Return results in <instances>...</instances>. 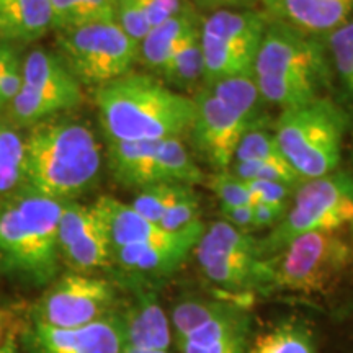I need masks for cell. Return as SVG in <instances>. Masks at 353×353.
<instances>
[{"label": "cell", "mask_w": 353, "mask_h": 353, "mask_svg": "<svg viewBox=\"0 0 353 353\" xmlns=\"http://www.w3.org/2000/svg\"><path fill=\"white\" fill-rule=\"evenodd\" d=\"M33 342L38 353H123V319L107 316L76 329H57L37 322Z\"/></svg>", "instance_id": "obj_17"}, {"label": "cell", "mask_w": 353, "mask_h": 353, "mask_svg": "<svg viewBox=\"0 0 353 353\" xmlns=\"http://www.w3.org/2000/svg\"><path fill=\"white\" fill-rule=\"evenodd\" d=\"M281 156L273 132L265 131L259 126H252L242 136L232 162L265 161V159H278ZM232 165V164H231Z\"/></svg>", "instance_id": "obj_33"}, {"label": "cell", "mask_w": 353, "mask_h": 353, "mask_svg": "<svg viewBox=\"0 0 353 353\" xmlns=\"http://www.w3.org/2000/svg\"><path fill=\"white\" fill-rule=\"evenodd\" d=\"M195 257L203 275L224 290L241 291L257 286L260 263L259 241L250 232L216 221L205 228L195 245Z\"/></svg>", "instance_id": "obj_12"}, {"label": "cell", "mask_w": 353, "mask_h": 353, "mask_svg": "<svg viewBox=\"0 0 353 353\" xmlns=\"http://www.w3.org/2000/svg\"><path fill=\"white\" fill-rule=\"evenodd\" d=\"M123 330L128 350L169 352L172 341L169 319L151 294H141L123 319Z\"/></svg>", "instance_id": "obj_20"}, {"label": "cell", "mask_w": 353, "mask_h": 353, "mask_svg": "<svg viewBox=\"0 0 353 353\" xmlns=\"http://www.w3.org/2000/svg\"><path fill=\"white\" fill-rule=\"evenodd\" d=\"M210 187L221 201V208L254 205L249 183L234 175L229 169L216 172L213 176H210Z\"/></svg>", "instance_id": "obj_34"}, {"label": "cell", "mask_w": 353, "mask_h": 353, "mask_svg": "<svg viewBox=\"0 0 353 353\" xmlns=\"http://www.w3.org/2000/svg\"><path fill=\"white\" fill-rule=\"evenodd\" d=\"M64 203L21 185L0 196V259L37 283H48L59 267L57 229Z\"/></svg>", "instance_id": "obj_3"}, {"label": "cell", "mask_w": 353, "mask_h": 353, "mask_svg": "<svg viewBox=\"0 0 353 353\" xmlns=\"http://www.w3.org/2000/svg\"><path fill=\"white\" fill-rule=\"evenodd\" d=\"M94 205L105 221L112 249L161 241L172 234L145 219L131 205L113 196H100Z\"/></svg>", "instance_id": "obj_22"}, {"label": "cell", "mask_w": 353, "mask_h": 353, "mask_svg": "<svg viewBox=\"0 0 353 353\" xmlns=\"http://www.w3.org/2000/svg\"><path fill=\"white\" fill-rule=\"evenodd\" d=\"M249 316L231 304L188 334L179 347L182 353H245Z\"/></svg>", "instance_id": "obj_19"}, {"label": "cell", "mask_w": 353, "mask_h": 353, "mask_svg": "<svg viewBox=\"0 0 353 353\" xmlns=\"http://www.w3.org/2000/svg\"><path fill=\"white\" fill-rule=\"evenodd\" d=\"M21 88V63L7 43H0V108H7Z\"/></svg>", "instance_id": "obj_36"}, {"label": "cell", "mask_w": 353, "mask_h": 353, "mask_svg": "<svg viewBox=\"0 0 353 353\" xmlns=\"http://www.w3.org/2000/svg\"><path fill=\"white\" fill-rule=\"evenodd\" d=\"M223 304L218 301H201V299H187L176 304L172 311V325H174L176 343L182 342L188 334L218 314Z\"/></svg>", "instance_id": "obj_32"}, {"label": "cell", "mask_w": 353, "mask_h": 353, "mask_svg": "<svg viewBox=\"0 0 353 353\" xmlns=\"http://www.w3.org/2000/svg\"><path fill=\"white\" fill-rule=\"evenodd\" d=\"M190 185L182 183H156L151 187H145L141 190V193L134 198L131 206L141 216L151 223L157 224L164 218L167 210L179 200V196L185 192V188Z\"/></svg>", "instance_id": "obj_29"}, {"label": "cell", "mask_w": 353, "mask_h": 353, "mask_svg": "<svg viewBox=\"0 0 353 353\" xmlns=\"http://www.w3.org/2000/svg\"><path fill=\"white\" fill-rule=\"evenodd\" d=\"M224 221L241 231H254V205L234 206V208H221Z\"/></svg>", "instance_id": "obj_40"}, {"label": "cell", "mask_w": 353, "mask_h": 353, "mask_svg": "<svg viewBox=\"0 0 353 353\" xmlns=\"http://www.w3.org/2000/svg\"><path fill=\"white\" fill-rule=\"evenodd\" d=\"M50 30V0H0V43H32Z\"/></svg>", "instance_id": "obj_23"}, {"label": "cell", "mask_w": 353, "mask_h": 353, "mask_svg": "<svg viewBox=\"0 0 353 353\" xmlns=\"http://www.w3.org/2000/svg\"><path fill=\"white\" fill-rule=\"evenodd\" d=\"M59 57L79 83L101 87L130 72L138 61L134 43L117 21L56 32Z\"/></svg>", "instance_id": "obj_9"}, {"label": "cell", "mask_w": 353, "mask_h": 353, "mask_svg": "<svg viewBox=\"0 0 353 353\" xmlns=\"http://www.w3.org/2000/svg\"><path fill=\"white\" fill-rule=\"evenodd\" d=\"M201 19L195 8L185 3L182 12L154 26L138 44V61L145 68L161 74L176 48L190 33L200 28Z\"/></svg>", "instance_id": "obj_21"}, {"label": "cell", "mask_w": 353, "mask_h": 353, "mask_svg": "<svg viewBox=\"0 0 353 353\" xmlns=\"http://www.w3.org/2000/svg\"><path fill=\"white\" fill-rule=\"evenodd\" d=\"M234 175L239 176L244 182L252 180H272L288 185L291 188H296L301 183V179L296 172L291 169V165L283 157L265 159V161H249V162H232L231 169Z\"/></svg>", "instance_id": "obj_30"}, {"label": "cell", "mask_w": 353, "mask_h": 353, "mask_svg": "<svg viewBox=\"0 0 353 353\" xmlns=\"http://www.w3.org/2000/svg\"><path fill=\"white\" fill-rule=\"evenodd\" d=\"M206 87H208V90L216 99L224 101L228 107H231L232 110H236V112L255 121L259 105L263 99L260 95L254 77L223 79V81L214 82Z\"/></svg>", "instance_id": "obj_28"}, {"label": "cell", "mask_w": 353, "mask_h": 353, "mask_svg": "<svg viewBox=\"0 0 353 353\" xmlns=\"http://www.w3.org/2000/svg\"><path fill=\"white\" fill-rule=\"evenodd\" d=\"M95 103L108 141L121 143L182 138L196 114L193 99L149 74L128 72L97 87Z\"/></svg>", "instance_id": "obj_1"}, {"label": "cell", "mask_w": 353, "mask_h": 353, "mask_svg": "<svg viewBox=\"0 0 353 353\" xmlns=\"http://www.w3.org/2000/svg\"><path fill=\"white\" fill-rule=\"evenodd\" d=\"M353 267V229L294 237L259 263L257 286L291 293H325Z\"/></svg>", "instance_id": "obj_5"}, {"label": "cell", "mask_w": 353, "mask_h": 353, "mask_svg": "<svg viewBox=\"0 0 353 353\" xmlns=\"http://www.w3.org/2000/svg\"><path fill=\"white\" fill-rule=\"evenodd\" d=\"M345 126L337 105L317 99L281 110L273 136L285 161L306 182L339 170Z\"/></svg>", "instance_id": "obj_6"}, {"label": "cell", "mask_w": 353, "mask_h": 353, "mask_svg": "<svg viewBox=\"0 0 353 353\" xmlns=\"http://www.w3.org/2000/svg\"><path fill=\"white\" fill-rule=\"evenodd\" d=\"M25 138L10 120L0 118V196L23 185Z\"/></svg>", "instance_id": "obj_26"}, {"label": "cell", "mask_w": 353, "mask_h": 353, "mask_svg": "<svg viewBox=\"0 0 353 353\" xmlns=\"http://www.w3.org/2000/svg\"><path fill=\"white\" fill-rule=\"evenodd\" d=\"M15 329L13 317L0 312V353H15Z\"/></svg>", "instance_id": "obj_42"}, {"label": "cell", "mask_w": 353, "mask_h": 353, "mask_svg": "<svg viewBox=\"0 0 353 353\" xmlns=\"http://www.w3.org/2000/svg\"><path fill=\"white\" fill-rule=\"evenodd\" d=\"M161 76L172 85L180 88L196 87L203 81L205 65H203L200 28L190 33L176 48L169 63L161 70Z\"/></svg>", "instance_id": "obj_25"}, {"label": "cell", "mask_w": 353, "mask_h": 353, "mask_svg": "<svg viewBox=\"0 0 353 353\" xmlns=\"http://www.w3.org/2000/svg\"><path fill=\"white\" fill-rule=\"evenodd\" d=\"M123 353H169V352H149V350H128L125 348Z\"/></svg>", "instance_id": "obj_44"}, {"label": "cell", "mask_w": 353, "mask_h": 353, "mask_svg": "<svg viewBox=\"0 0 353 353\" xmlns=\"http://www.w3.org/2000/svg\"><path fill=\"white\" fill-rule=\"evenodd\" d=\"M249 353H316L311 334L303 324L286 321L255 339Z\"/></svg>", "instance_id": "obj_27"}, {"label": "cell", "mask_w": 353, "mask_h": 353, "mask_svg": "<svg viewBox=\"0 0 353 353\" xmlns=\"http://www.w3.org/2000/svg\"><path fill=\"white\" fill-rule=\"evenodd\" d=\"M108 165L126 187L145 188L156 183L200 185L205 174L180 138L121 143L108 141Z\"/></svg>", "instance_id": "obj_11"}, {"label": "cell", "mask_w": 353, "mask_h": 353, "mask_svg": "<svg viewBox=\"0 0 353 353\" xmlns=\"http://www.w3.org/2000/svg\"><path fill=\"white\" fill-rule=\"evenodd\" d=\"M143 7L145 20H148L149 28L164 23L165 20L175 17L176 13L182 12L185 7V0H139Z\"/></svg>", "instance_id": "obj_39"}, {"label": "cell", "mask_w": 353, "mask_h": 353, "mask_svg": "<svg viewBox=\"0 0 353 353\" xmlns=\"http://www.w3.org/2000/svg\"><path fill=\"white\" fill-rule=\"evenodd\" d=\"M200 219V200L192 187L185 188V192L179 196L174 205L167 210L164 218L161 219L159 226L167 232H176L192 226Z\"/></svg>", "instance_id": "obj_35"}, {"label": "cell", "mask_w": 353, "mask_h": 353, "mask_svg": "<svg viewBox=\"0 0 353 353\" xmlns=\"http://www.w3.org/2000/svg\"><path fill=\"white\" fill-rule=\"evenodd\" d=\"M249 183L250 193L254 196L255 203H262V205H268L272 208H276L286 213L290 205V196H293L294 190L288 185L280 182H272V180H252Z\"/></svg>", "instance_id": "obj_38"}, {"label": "cell", "mask_w": 353, "mask_h": 353, "mask_svg": "<svg viewBox=\"0 0 353 353\" xmlns=\"http://www.w3.org/2000/svg\"><path fill=\"white\" fill-rule=\"evenodd\" d=\"M325 37L335 72L345 90L353 95V19Z\"/></svg>", "instance_id": "obj_31"}, {"label": "cell", "mask_w": 353, "mask_h": 353, "mask_svg": "<svg viewBox=\"0 0 353 353\" xmlns=\"http://www.w3.org/2000/svg\"><path fill=\"white\" fill-rule=\"evenodd\" d=\"M339 229H353V175L343 170L298 185L283 218L259 241L260 259L270 257L301 234Z\"/></svg>", "instance_id": "obj_7"}, {"label": "cell", "mask_w": 353, "mask_h": 353, "mask_svg": "<svg viewBox=\"0 0 353 353\" xmlns=\"http://www.w3.org/2000/svg\"><path fill=\"white\" fill-rule=\"evenodd\" d=\"M268 20L304 37H325L353 15V0H259Z\"/></svg>", "instance_id": "obj_18"}, {"label": "cell", "mask_w": 353, "mask_h": 353, "mask_svg": "<svg viewBox=\"0 0 353 353\" xmlns=\"http://www.w3.org/2000/svg\"><path fill=\"white\" fill-rule=\"evenodd\" d=\"M203 231L205 224L198 221L182 231L172 232L165 239L114 247L112 249V257L123 270L131 275L148 278L169 276L195 250Z\"/></svg>", "instance_id": "obj_16"}, {"label": "cell", "mask_w": 353, "mask_h": 353, "mask_svg": "<svg viewBox=\"0 0 353 353\" xmlns=\"http://www.w3.org/2000/svg\"><path fill=\"white\" fill-rule=\"evenodd\" d=\"M327 64L314 38L268 20L254 64V81L268 103L281 110L321 99Z\"/></svg>", "instance_id": "obj_4"}, {"label": "cell", "mask_w": 353, "mask_h": 353, "mask_svg": "<svg viewBox=\"0 0 353 353\" xmlns=\"http://www.w3.org/2000/svg\"><path fill=\"white\" fill-rule=\"evenodd\" d=\"M117 23L138 44L151 30L139 0H117Z\"/></svg>", "instance_id": "obj_37"}, {"label": "cell", "mask_w": 353, "mask_h": 353, "mask_svg": "<svg viewBox=\"0 0 353 353\" xmlns=\"http://www.w3.org/2000/svg\"><path fill=\"white\" fill-rule=\"evenodd\" d=\"M267 15L252 8L210 12L200 25L206 85L231 77H254V64L267 30Z\"/></svg>", "instance_id": "obj_8"}, {"label": "cell", "mask_w": 353, "mask_h": 353, "mask_svg": "<svg viewBox=\"0 0 353 353\" xmlns=\"http://www.w3.org/2000/svg\"><path fill=\"white\" fill-rule=\"evenodd\" d=\"M283 211L272 208L268 205L262 203H255L254 205V231L265 228H275L280 219L283 218Z\"/></svg>", "instance_id": "obj_41"}, {"label": "cell", "mask_w": 353, "mask_h": 353, "mask_svg": "<svg viewBox=\"0 0 353 353\" xmlns=\"http://www.w3.org/2000/svg\"><path fill=\"white\" fill-rule=\"evenodd\" d=\"M50 3L54 32L117 21V0H50Z\"/></svg>", "instance_id": "obj_24"}, {"label": "cell", "mask_w": 353, "mask_h": 353, "mask_svg": "<svg viewBox=\"0 0 353 353\" xmlns=\"http://www.w3.org/2000/svg\"><path fill=\"white\" fill-rule=\"evenodd\" d=\"M100 170V143L83 121L52 117L25 136L23 185L39 195L68 203L94 187Z\"/></svg>", "instance_id": "obj_2"}, {"label": "cell", "mask_w": 353, "mask_h": 353, "mask_svg": "<svg viewBox=\"0 0 353 353\" xmlns=\"http://www.w3.org/2000/svg\"><path fill=\"white\" fill-rule=\"evenodd\" d=\"M198 7L208 10H221V8H250L259 0H193Z\"/></svg>", "instance_id": "obj_43"}, {"label": "cell", "mask_w": 353, "mask_h": 353, "mask_svg": "<svg viewBox=\"0 0 353 353\" xmlns=\"http://www.w3.org/2000/svg\"><path fill=\"white\" fill-rule=\"evenodd\" d=\"M114 301L113 286L87 273H65L44 293L37 322L57 329H76L107 317Z\"/></svg>", "instance_id": "obj_13"}, {"label": "cell", "mask_w": 353, "mask_h": 353, "mask_svg": "<svg viewBox=\"0 0 353 353\" xmlns=\"http://www.w3.org/2000/svg\"><path fill=\"white\" fill-rule=\"evenodd\" d=\"M193 101L196 114L190 134L196 149L216 172L231 169L242 136L255 126V121L216 99L208 87L198 90Z\"/></svg>", "instance_id": "obj_14"}, {"label": "cell", "mask_w": 353, "mask_h": 353, "mask_svg": "<svg viewBox=\"0 0 353 353\" xmlns=\"http://www.w3.org/2000/svg\"><path fill=\"white\" fill-rule=\"evenodd\" d=\"M81 103V83L59 54L33 50L21 63V88L7 110L12 123L32 128Z\"/></svg>", "instance_id": "obj_10"}, {"label": "cell", "mask_w": 353, "mask_h": 353, "mask_svg": "<svg viewBox=\"0 0 353 353\" xmlns=\"http://www.w3.org/2000/svg\"><path fill=\"white\" fill-rule=\"evenodd\" d=\"M59 257L76 273H90L113 262L112 242L95 205L64 203L57 229Z\"/></svg>", "instance_id": "obj_15"}]
</instances>
